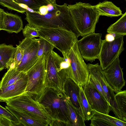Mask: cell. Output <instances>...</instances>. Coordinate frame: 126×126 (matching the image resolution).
<instances>
[{"label": "cell", "instance_id": "cell-1", "mask_svg": "<svg viewBox=\"0 0 126 126\" xmlns=\"http://www.w3.org/2000/svg\"><path fill=\"white\" fill-rule=\"evenodd\" d=\"M52 10L44 14L27 10L25 19L28 25L34 28H60L71 32L77 38L80 34L70 13L67 4H56Z\"/></svg>", "mask_w": 126, "mask_h": 126}, {"label": "cell", "instance_id": "cell-2", "mask_svg": "<svg viewBox=\"0 0 126 126\" xmlns=\"http://www.w3.org/2000/svg\"><path fill=\"white\" fill-rule=\"evenodd\" d=\"M68 6L80 36L83 37L94 32L100 16L95 6L80 2L68 5Z\"/></svg>", "mask_w": 126, "mask_h": 126}, {"label": "cell", "instance_id": "cell-3", "mask_svg": "<svg viewBox=\"0 0 126 126\" xmlns=\"http://www.w3.org/2000/svg\"><path fill=\"white\" fill-rule=\"evenodd\" d=\"M67 96L59 90L46 88L39 102L48 110L52 120L72 126L66 101Z\"/></svg>", "mask_w": 126, "mask_h": 126}, {"label": "cell", "instance_id": "cell-4", "mask_svg": "<svg viewBox=\"0 0 126 126\" xmlns=\"http://www.w3.org/2000/svg\"><path fill=\"white\" fill-rule=\"evenodd\" d=\"M47 58L44 55L42 56L26 73L28 79L24 93L39 102L46 88Z\"/></svg>", "mask_w": 126, "mask_h": 126}, {"label": "cell", "instance_id": "cell-5", "mask_svg": "<svg viewBox=\"0 0 126 126\" xmlns=\"http://www.w3.org/2000/svg\"><path fill=\"white\" fill-rule=\"evenodd\" d=\"M4 102L7 106L28 113L47 122L49 124L52 120L45 107L24 93Z\"/></svg>", "mask_w": 126, "mask_h": 126}, {"label": "cell", "instance_id": "cell-6", "mask_svg": "<svg viewBox=\"0 0 126 126\" xmlns=\"http://www.w3.org/2000/svg\"><path fill=\"white\" fill-rule=\"evenodd\" d=\"M63 57L52 50L47 58L45 84L46 88L63 91V84L69 72L60 66Z\"/></svg>", "mask_w": 126, "mask_h": 126}, {"label": "cell", "instance_id": "cell-7", "mask_svg": "<svg viewBox=\"0 0 126 126\" xmlns=\"http://www.w3.org/2000/svg\"><path fill=\"white\" fill-rule=\"evenodd\" d=\"M37 30L39 37L49 42L62 54L69 52L78 38L73 33L63 29L40 27Z\"/></svg>", "mask_w": 126, "mask_h": 126}, {"label": "cell", "instance_id": "cell-8", "mask_svg": "<svg viewBox=\"0 0 126 126\" xmlns=\"http://www.w3.org/2000/svg\"><path fill=\"white\" fill-rule=\"evenodd\" d=\"M77 38L69 52L70 61V78L79 86L83 87L88 81L89 73L87 65L84 61L78 49Z\"/></svg>", "mask_w": 126, "mask_h": 126}, {"label": "cell", "instance_id": "cell-9", "mask_svg": "<svg viewBox=\"0 0 126 126\" xmlns=\"http://www.w3.org/2000/svg\"><path fill=\"white\" fill-rule=\"evenodd\" d=\"M123 36L116 34L113 41L102 40L101 49L98 59L102 70L107 68L124 50Z\"/></svg>", "mask_w": 126, "mask_h": 126}, {"label": "cell", "instance_id": "cell-10", "mask_svg": "<svg viewBox=\"0 0 126 126\" xmlns=\"http://www.w3.org/2000/svg\"><path fill=\"white\" fill-rule=\"evenodd\" d=\"M102 34L91 33L78 40V45L83 59L92 63L98 59L100 52Z\"/></svg>", "mask_w": 126, "mask_h": 126}, {"label": "cell", "instance_id": "cell-11", "mask_svg": "<svg viewBox=\"0 0 126 126\" xmlns=\"http://www.w3.org/2000/svg\"><path fill=\"white\" fill-rule=\"evenodd\" d=\"M39 45L38 39L35 38L26 37L19 41L18 45L23 49L24 54L17 70L26 73L36 63L39 59L37 56Z\"/></svg>", "mask_w": 126, "mask_h": 126}, {"label": "cell", "instance_id": "cell-12", "mask_svg": "<svg viewBox=\"0 0 126 126\" xmlns=\"http://www.w3.org/2000/svg\"><path fill=\"white\" fill-rule=\"evenodd\" d=\"M120 62L118 57L109 66L103 70L107 82L116 93L122 91L126 83L123 77V69L121 67Z\"/></svg>", "mask_w": 126, "mask_h": 126}, {"label": "cell", "instance_id": "cell-13", "mask_svg": "<svg viewBox=\"0 0 126 126\" xmlns=\"http://www.w3.org/2000/svg\"><path fill=\"white\" fill-rule=\"evenodd\" d=\"M83 88L91 109L99 112L109 115L110 110V105L102 94L88 81Z\"/></svg>", "mask_w": 126, "mask_h": 126}, {"label": "cell", "instance_id": "cell-14", "mask_svg": "<svg viewBox=\"0 0 126 126\" xmlns=\"http://www.w3.org/2000/svg\"><path fill=\"white\" fill-rule=\"evenodd\" d=\"M87 65L89 73L93 75L100 83L105 94L106 99L108 103L110 110L114 108L115 94L107 82L104 75L103 70L98 63Z\"/></svg>", "mask_w": 126, "mask_h": 126}, {"label": "cell", "instance_id": "cell-15", "mask_svg": "<svg viewBox=\"0 0 126 126\" xmlns=\"http://www.w3.org/2000/svg\"><path fill=\"white\" fill-rule=\"evenodd\" d=\"M6 109L12 113L18 120L21 126H48L47 122L26 112L6 106Z\"/></svg>", "mask_w": 126, "mask_h": 126}, {"label": "cell", "instance_id": "cell-16", "mask_svg": "<svg viewBox=\"0 0 126 126\" xmlns=\"http://www.w3.org/2000/svg\"><path fill=\"white\" fill-rule=\"evenodd\" d=\"M26 73L21 79L5 89L0 90V101H5L24 93L28 81Z\"/></svg>", "mask_w": 126, "mask_h": 126}, {"label": "cell", "instance_id": "cell-17", "mask_svg": "<svg viewBox=\"0 0 126 126\" xmlns=\"http://www.w3.org/2000/svg\"><path fill=\"white\" fill-rule=\"evenodd\" d=\"M91 126H126V122L115 117L99 112L94 110L90 119Z\"/></svg>", "mask_w": 126, "mask_h": 126}, {"label": "cell", "instance_id": "cell-18", "mask_svg": "<svg viewBox=\"0 0 126 126\" xmlns=\"http://www.w3.org/2000/svg\"><path fill=\"white\" fill-rule=\"evenodd\" d=\"M3 15L2 30L9 33H17L23 29V22L20 16L4 11Z\"/></svg>", "mask_w": 126, "mask_h": 126}, {"label": "cell", "instance_id": "cell-19", "mask_svg": "<svg viewBox=\"0 0 126 126\" xmlns=\"http://www.w3.org/2000/svg\"><path fill=\"white\" fill-rule=\"evenodd\" d=\"M63 88L65 94L82 115L79 102V86L72 79L67 77L64 82Z\"/></svg>", "mask_w": 126, "mask_h": 126}, {"label": "cell", "instance_id": "cell-20", "mask_svg": "<svg viewBox=\"0 0 126 126\" xmlns=\"http://www.w3.org/2000/svg\"><path fill=\"white\" fill-rule=\"evenodd\" d=\"M115 105L112 110L118 119L126 122V91L116 93L114 96Z\"/></svg>", "mask_w": 126, "mask_h": 126}, {"label": "cell", "instance_id": "cell-21", "mask_svg": "<svg viewBox=\"0 0 126 126\" xmlns=\"http://www.w3.org/2000/svg\"><path fill=\"white\" fill-rule=\"evenodd\" d=\"M15 47L12 45H0V62L5 68L15 67L14 54Z\"/></svg>", "mask_w": 126, "mask_h": 126}, {"label": "cell", "instance_id": "cell-22", "mask_svg": "<svg viewBox=\"0 0 126 126\" xmlns=\"http://www.w3.org/2000/svg\"><path fill=\"white\" fill-rule=\"evenodd\" d=\"M94 6L100 16H104L111 17L123 15L120 8L111 1H105Z\"/></svg>", "mask_w": 126, "mask_h": 126}, {"label": "cell", "instance_id": "cell-23", "mask_svg": "<svg viewBox=\"0 0 126 126\" xmlns=\"http://www.w3.org/2000/svg\"><path fill=\"white\" fill-rule=\"evenodd\" d=\"M26 74V73L17 70L15 67L9 68L4 74L0 81V90H3L15 83L23 77Z\"/></svg>", "mask_w": 126, "mask_h": 126}, {"label": "cell", "instance_id": "cell-24", "mask_svg": "<svg viewBox=\"0 0 126 126\" xmlns=\"http://www.w3.org/2000/svg\"><path fill=\"white\" fill-rule=\"evenodd\" d=\"M66 103L72 126H85V121L81 113L73 105L67 96Z\"/></svg>", "mask_w": 126, "mask_h": 126}, {"label": "cell", "instance_id": "cell-25", "mask_svg": "<svg viewBox=\"0 0 126 126\" xmlns=\"http://www.w3.org/2000/svg\"><path fill=\"white\" fill-rule=\"evenodd\" d=\"M79 87V102L82 115L84 121H89L92 117L94 110L91 109L86 97L83 87Z\"/></svg>", "mask_w": 126, "mask_h": 126}, {"label": "cell", "instance_id": "cell-26", "mask_svg": "<svg viewBox=\"0 0 126 126\" xmlns=\"http://www.w3.org/2000/svg\"><path fill=\"white\" fill-rule=\"evenodd\" d=\"M108 33L119 35L123 36L126 35V12L116 22L110 25L107 30Z\"/></svg>", "mask_w": 126, "mask_h": 126}, {"label": "cell", "instance_id": "cell-27", "mask_svg": "<svg viewBox=\"0 0 126 126\" xmlns=\"http://www.w3.org/2000/svg\"><path fill=\"white\" fill-rule=\"evenodd\" d=\"M17 3L23 4L35 12L40 14V9L42 7L50 5L47 0H12Z\"/></svg>", "mask_w": 126, "mask_h": 126}, {"label": "cell", "instance_id": "cell-28", "mask_svg": "<svg viewBox=\"0 0 126 126\" xmlns=\"http://www.w3.org/2000/svg\"><path fill=\"white\" fill-rule=\"evenodd\" d=\"M38 39L39 45L37 56L39 58L44 55L47 58L55 47L51 43L43 38L39 37Z\"/></svg>", "mask_w": 126, "mask_h": 126}, {"label": "cell", "instance_id": "cell-29", "mask_svg": "<svg viewBox=\"0 0 126 126\" xmlns=\"http://www.w3.org/2000/svg\"><path fill=\"white\" fill-rule=\"evenodd\" d=\"M0 4L8 9L13 10L23 14L27 10L12 0H0Z\"/></svg>", "mask_w": 126, "mask_h": 126}, {"label": "cell", "instance_id": "cell-30", "mask_svg": "<svg viewBox=\"0 0 126 126\" xmlns=\"http://www.w3.org/2000/svg\"><path fill=\"white\" fill-rule=\"evenodd\" d=\"M0 116L6 118L12 122L13 126H20L18 120L11 112L0 105Z\"/></svg>", "mask_w": 126, "mask_h": 126}, {"label": "cell", "instance_id": "cell-31", "mask_svg": "<svg viewBox=\"0 0 126 126\" xmlns=\"http://www.w3.org/2000/svg\"><path fill=\"white\" fill-rule=\"evenodd\" d=\"M22 30V33L25 37L32 38L39 37L37 28L31 27L28 24Z\"/></svg>", "mask_w": 126, "mask_h": 126}, {"label": "cell", "instance_id": "cell-32", "mask_svg": "<svg viewBox=\"0 0 126 126\" xmlns=\"http://www.w3.org/2000/svg\"><path fill=\"white\" fill-rule=\"evenodd\" d=\"M24 54L23 49L18 45H16V47L14 54V61L15 68H16L21 63Z\"/></svg>", "mask_w": 126, "mask_h": 126}, {"label": "cell", "instance_id": "cell-33", "mask_svg": "<svg viewBox=\"0 0 126 126\" xmlns=\"http://www.w3.org/2000/svg\"><path fill=\"white\" fill-rule=\"evenodd\" d=\"M88 81L102 94L106 100L105 94L100 83L96 78L90 73H89Z\"/></svg>", "mask_w": 126, "mask_h": 126}, {"label": "cell", "instance_id": "cell-34", "mask_svg": "<svg viewBox=\"0 0 126 126\" xmlns=\"http://www.w3.org/2000/svg\"><path fill=\"white\" fill-rule=\"evenodd\" d=\"M0 126H13L12 122L9 119L0 116Z\"/></svg>", "mask_w": 126, "mask_h": 126}, {"label": "cell", "instance_id": "cell-35", "mask_svg": "<svg viewBox=\"0 0 126 126\" xmlns=\"http://www.w3.org/2000/svg\"><path fill=\"white\" fill-rule=\"evenodd\" d=\"M116 34L108 33L105 36V40L108 42H111L115 39V36Z\"/></svg>", "mask_w": 126, "mask_h": 126}, {"label": "cell", "instance_id": "cell-36", "mask_svg": "<svg viewBox=\"0 0 126 126\" xmlns=\"http://www.w3.org/2000/svg\"><path fill=\"white\" fill-rule=\"evenodd\" d=\"M3 10L0 8V31L2 30L3 18Z\"/></svg>", "mask_w": 126, "mask_h": 126}, {"label": "cell", "instance_id": "cell-37", "mask_svg": "<svg viewBox=\"0 0 126 126\" xmlns=\"http://www.w3.org/2000/svg\"><path fill=\"white\" fill-rule=\"evenodd\" d=\"M53 7H55L57 4L56 3V0H47Z\"/></svg>", "mask_w": 126, "mask_h": 126}, {"label": "cell", "instance_id": "cell-38", "mask_svg": "<svg viewBox=\"0 0 126 126\" xmlns=\"http://www.w3.org/2000/svg\"><path fill=\"white\" fill-rule=\"evenodd\" d=\"M5 69L4 66L2 65L0 62V71Z\"/></svg>", "mask_w": 126, "mask_h": 126}, {"label": "cell", "instance_id": "cell-39", "mask_svg": "<svg viewBox=\"0 0 126 126\" xmlns=\"http://www.w3.org/2000/svg\"><path fill=\"white\" fill-rule=\"evenodd\" d=\"M0 84H1V81H0Z\"/></svg>", "mask_w": 126, "mask_h": 126}, {"label": "cell", "instance_id": "cell-40", "mask_svg": "<svg viewBox=\"0 0 126 126\" xmlns=\"http://www.w3.org/2000/svg\"></svg>", "mask_w": 126, "mask_h": 126}]
</instances>
